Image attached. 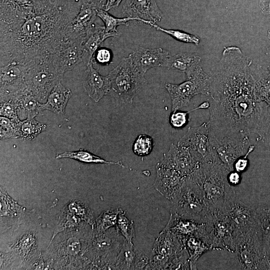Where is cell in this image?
<instances>
[{
    "label": "cell",
    "mask_w": 270,
    "mask_h": 270,
    "mask_svg": "<svg viewBox=\"0 0 270 270\" xmlns=\"http://www.w3.org/2000/svg\"><path fill=\"white\" fill-rule=\"evenodd\" d=\"M83 37L65 40L50 56L54 66L62 75L82 62Z\"/></svg>",
    "instance_id": "14"
},
{
    "label": "cell",
    "mask_w": 270,
    "mask_h": 270,
    "mask_svg": "<svg viewBox=\"0 0 270 270\" xmlns=\"http://www.w3.org/2000/svg\"><path fill=\"white\" fill-rule=\"evenodd\" d=\"M110 36L105 32L104 26L94 22L87 30L82 42V62L86 66L92 60L96 51Z\"/></svg>",
    "instance_id": "24"
},
{
    "label": "cell",
    "mask_w": 270,
    "mask_h": 270,
    "mask_svg": "<svg viewBox=\"0 0 270 270\" xmlns=\"http://www.w3.org/2000/svg\"><path fill=\"white\" fill-rule=\"evenodd\" d=\"M122 0H106L104 10L108 11L118 6Z\"/></svg>",
    "instance_id": "51"
},
{
    "label": "cell",
    "mask_w": 270,
    "mask_h": 270,
    "mask_svg": "<svg viewBox=\"0 0 270 270\" xmlns=\"http://www.w3.org/2000/svg\"><path fill=\"white\" fill-rule=\"evenodd\" d=\"M124 17H132L148 24L162 19V12L156 0H125L122 8Z\"/></svg>",
    "instance_id": "19"
},
{
    "label": "cell",
    "mask_w": 270,
    "mask_h": 270,
    "mask_svg": "<svg viewBox=\"0 0 270 270\" xmlns=\"http://www.w3.org/2000/svg\"><path fill=\"white\" fill-rule=\"evenodd\" d=\"M252 60L236 46H224L210 72V127L225 133H254L264 142L270 126V107L259 100L250 70Z\"/></svg>",
    "instance_id": "1"
},
{
    "label": "cell",
    "mask_w": 270,
    "mask_h": 270,
    "mask_svg": "<svg viewBox=\"0 0 270 270\" xmlns=\"http://www.w3.org/2000/svg\"><path fill=\"white\" fill-rule=\"evenodd\" d=\"M150 256L144 254H136L134 270L146 269L149 263Z\"/></svg>",
    "instance_id": "48"
},
{
    "label": "cell",
    "mask_w": 270,
    "mask_h": 270,
    "mask_svg": "<svg viewBox=\"0 0 270 270\" xmlns=\"http://www.w3.org/2000/svg\"><path fill=\"white\" fill-rule=\"evenodd\" d=\"M210 141L214 159H218L231 171L239 158L244 156L252 145L246 134L224 133L210 127Z\"/></svg>",
    "instance_id": "7"
},
{
    "label": "cell",
    "mask_w": 270,
    "mask_h": 270,
    "mask_svg": "<svg viewBox=\"0 0 270 270\" xmlns=\"http://www.w3.org/2000/svg\"><path fill=\"white\" fill-rule=\"evenodd\" d=\"M20 120L14 121L10 120L8 118L0 116V140H8L11 138H18L16 124Z\"/></svg>",
    "instance_id": "44"
},
{
    "label": "cell",
    "mask_w": 270,
    "mask_h": 270,
    "mask_svg": "<svg viewBox=\"0 0 270 270\" xmlns=\"http://www.w3.org/2000/svg\"><path fill=\"white\" fill-rule=\"evenodd\" d=\"M162 163L176 170L187 178L200 166L186 148L172 143L164 154Z\"/></svg>",
    "instance_id": "17"
},
{
    "label": "cell",
    "mask_w": 270,
    "mask_h": 270,
    "mask_svg": "<svg viewBox=\"0 0 270 270\" xmlns=\"http://www.w3.org/2000/svg\"><path fill=\"white\" fill-rule=\"evenodd\" d=\"M266 74L270 78V65L268 66L266 68H263Z\"/></svg>",
    "instance_id": "53"
},
{
    "label": "cell",
    "mask_w": 270,
    "mask_h": 270,
    "mask_svg": "<svg viewBox=\"0 0 270 270\" xmlns=\"http://www.w3.org/2000/svg\"><path fill=\"white\" fill-rule=\"evenodd\" d=\"M210 104L208 102H204L198 106L188 112H182L177 110L172 112L169 116V122L170 125L174 128L180 129L184 128L188 121V114L190 112L199 109L208 108Z\"/></svg>",
    "instance_id": "41"
},
{
    "label": "cell",
    "mask_w": 270,
    "mask_h": 270,
    "mask_svg": "<svg viewBox=\"0 0 270 270\" xmlns=\"http://www.w3.org/2000/svg\"><path fill=\"white\" fill-rule=\"evenodd\" d=\"M82 2H89L96 5L98 8H104L105 0H81Z\"/></svg>",
    "instance_id": "52"
},
{
    "label": "cell",
    "mask_w": 270,
    "mask_h": 270,
    "mask_svg": "<svg viewBox=\"0 0 270 270\" xmlns=\"http://www.w3.org/2000/svg\"><path fill=\"white\" fill-rule=\"evenodd\" d=\"M96 12L97 16L104 22L105 32L110 37L116 36L120 34L116 29L118 26L122 25L128 26L130 24V21L136 20L135 18L132 17H124L123 18L114 17L103 8H98Z\"/></svg>",
    "instance_id": "34"
},
{
    "label": "cell",
    "mask_w": 270,
    "mask_h": 270,
    "mask_svg": "<svg viewBox=\"0 0 270 270\" xmlns=\"http://www.w3.org/2000/svg\"><path fill=\"white\" fill-rule=\"evenodd\" d=\"M94 55L97 62L100 64H110L112 58L111 50L105 48H99Z\"/></svg>",
    "instance_id": "47"
},
{
    "label": "cell",
    "mask_w": 270,
    "mask_h": 270,
    "mask_svg": "<svg viewBox=\"0 0 270 270\" xmlns=\"http://www.w3.org/2000/svg\"><path fill=\"white\" fill-rule=\"evenodd\" d=\"M268 38L270 41V30L268 32ZM267 54L270 58V46L268 49Z\"/></svg>",
    "instance_id": "54"
},
{
    "label": "cell",
    "mask_w": 270,
    "mask_h": 270,
    "mask_svg": "<svg viewBox=\"0 0 270 270\" xmlns=\"http://www.w3.org/2000/svg\"><path fill=\"white\" fill-rule=\"evenodd\" d=\"M98 8L93 4L82 2L78 14L66 28V38L75 39L84 36L96 22Z\"/></svg>",
    "instance_id": "21"
},
{
    "label": "cell",
    "mask_w": 270,
    "mask_h": 270,
    "mask_svg": "<svg viewBox=\"0 0 270 270\" xmlns=\"http://www.w3.org/2000/svg\"><path fill=\"white\" fill-rule=\"evenodd\" d=\"M0 114L14 121L20 120L16 103L14 98L0 101Z\"/></svg>",
    "instance_id": "45"
},
{
    "label": "cell",
    "mask_w": 270,
    "mask_h": 270,
    "mask_svg": "<svg viewBox=\"0 0 270 270\" xmlns=\"http://www.w3.org/2000/svg\"><path fill=\"white\" fill-rule=\"evenodd\" d=\"M70 158L80 162L87 164H106L118 165L122 168H126L121 161H108L98 156L91 152L80 149L75 151L64 152L56 155V158Z\"/></svg>",
    "instance_id": "30"
},
{
    "label": "cell",
    "mask_w": 270,
    "mask_h": 270,
    "mask_svg": "<svg viewBox=\"0 0 270 270\" xmlns=\"http://www.w3.org/2000/svg\"><path fill=\"white\" fill-rule=\"evenodd\" d=\"M72 0H0V27L14 24L29 16L52 10Z\"/></svg>",
    "instance_id": "9"
},
{
    "label": "cell",
    "mask_w": 270,
    "mask_h": 270,
    "mask_svg": "<svg viewBox=\"0 0 270 270\" xmlns=\"http://www.w3.org/2000/svg\"><path fill=\"white\" fill-rule=\"evenodd\" d=\"M230 168L219 160L200 164L190 176L202 188L210 216L224 214L228 203L236 196L228 182Z\"/></svg>",
    "instance_id": "3"
},
{
    "label": "cell",
    "mask_w": 270,
    "mask_h": 270,
    "mask_svg": "<svg viewBox=\"0 0 270 270\" xmlns=\"http://www.w3.org/2000/svg\"><path fill=\"white\" fill-rule=\"evenodd\" d=\"M0 218L20 220L24 218L30 212L26 208L20 206L16 201L8 196L6 192L2 187L0 191Z\"/></svg>",
    "instance_id": "28"
},
{
    "label": "cell",
    "mask_w": 270,
    "mask_h": 270,
    "mask_svg": "<svg viewBox=\"0 0 270 270\" xmlns=\"http://www.w3.org/2000/svg\"><path fill=\"white\" fill-rule=\"evenodd\" d=\"M122 210L117 208L103 212L96 220V232H103L111 228H115L118 214Z\"/></svg>",
    "instance_id": "38"
},
{
    "label": "cell",
    "mask_w": 270,
    "mask_h": 270,
    "mask_svg": "<svg viewBox=\"0 0 270 270\" xmlns=\"http://www.w3.org/2000/svg\"><path fill=\"white\" fill-rule=\"evenodd\" d=\"M135 67L145 74L150 68L166 67L170 56L168 51L162 48H148L140 47L130 54Z\"/></svg>",
    "instance_id": "20"
},
{
    "label": "cell",
    "mask_w": 270,
    "mask_h": 270,
    "mask_svg": "<svg viewBox=\"0 0 270 270\" xmlns=\"http://www.w3.org/2000/svg\"><path fill=\"white\" fill-rule=\"evenodd\" d=\"M170 200L171 214L200 222L210 219L204 192L190 176L186 178L182 186Z\"/></svg>",
    "instance_id": "5"
},
{
    "label": "cell",
    "mask_w": 270,
    "mask_h": 270,
    "mask_svg": "<svg viewBox=\"0 0 270 270\" xmlns=\"http://www.w3.org/2000/svg\"><path fill=\"white\" fill-rule=\"evenodd\" d=\"M256 217L266 250L270 252V208L255 207Z\"/></svg>",
    "instance_id": "37"
},
{
    "label": "cell",
    "mask_w": 270,
    "mask_h": 270,
    "mask_svg": "<svg viewBox=\"0 0 270 270\" xmlns=\"http://www.w3.org/2000/svg\"><path fill=\"white\" fill-rule=\"evenodd\" d=\"M126 214V212L124 210L119 214L115 228L118 236H122L128 242L133 244L132 240L135 237L134 224Z\"/></svg>",
    "instance_id": "39"
},
{
    "label": "cell",
    "mask_w": 270,
    "mask_h": 270,
    "mask_svg": "<svg viewBox=\"0 0 270 270\" xmlns=\"http://www.w3.org/2000/svg\"><path fill=\"white\" fill-rule=\"evenodd\" d=\"M65 208L82 222L88 224L92 229L94 228L96 220L93 212L84 202L80 200H72L70 202Z\"/></svg>",
    "instance_id": "36"
},
{
    "label": "cell",
    "mask_w": 270,
    "mask_h": 270,
    "mask_svg": "<svg viewBox=\"0 0 270 270\" xmlns=\"http://www.w3.org/2000/svg\"><path fill=\"white\" fill-rule=\"evenodd\" d=\"M82 221L79 218L64 208L58 218V220L50 243L58 232L66 229L74 228L78 226Z\"/></svg>",
    "instance_id": "40"
},
{
    "label": "cell",
    "mask_w": 270,
    "mask_h": 270,
    "mask_svg": "<svg viewBox=\"0 0 270 270\" xmlns=\"http://www.w3.org/2000/svg\"><path fill=\"white\" fill-rule=\"evenodd\" d=\"M63 76L50 60L40 62L28 71L25 80L26 91L40 102L44 103L54 86L61 82Z\"/></svg>",
    "instance_id": "10"
},
{
    "label": "cell",
    "mask_w": 270,
    "mask_h": 270,
    "mask_svg": "<svg viewBox=\"0 0 270 270\" xmlns=\"http://www.w3.org/2000/svg\"><path fill=\"white\" fill-rule=\"evenodd\" d=\"M34 65L16 61L0 64V101L12 98L26 91V75Z\"/></svg>",
    "instance_id": "11"
},
{
    "label": "cell",
    "mask_w": 270,
    "mask_h": 270,
    "mask_svg": "<svg viewBox=\"0 0 270 270\" xmlns=\"http://www.w3.org/2000/svg\"><path fill=\"white\" fill-rule=\"evenodd\" d=\"M228 180L232 186L238 185L241 180L240 173L234 170L230 172L228 176Z\"/></svg>",
    "instance_id": "49"
},
{
    "label": "cell",
    "mask_w": 270,
    "mask_h": 270,
    "mask_svg": "<svg viewBox=\"0 0 270 270\" xmlns=\"http://www.w3.org/2000/svg\"><path fill=\"white\" fill-rule=\"evenodd\" d=\"M92 62L86 66L83 76V86L88 96L98 102L104 96L109 94L110 82L108 75L102 76L98 68L93 66Z\"/></svg>",
    "instance_id": "22"
},
{
    "label": "cell",
    "mask_w": 270,
    "mask_h": 270,
    "mask_svg": "<svg viewBox=\"0 0 270 270\" xmlns=\"http://www.w3.org/2000/svg\"><path fill=\"white\" fill-rule=\"evenodd\" d=\"M72 96L71 90L59 82L50 92L46 102L43 103L44 110H49L58 114H63Z\"/></svg>",
    "instance_id": "25"
},
{
    "label": "cell",
    "mask_w": 270,
    "mask_h": 270,
    "mask_svg": "<svg viewBox=\"0 0 270 270\" xmlns=\"http://www.w3.org/2000/svg\"><path fill=\"white\" fill-rule=\"evenodd\" d=\"M81 4L62 6L0 27V64L16 61L35 64L49 60L66 40V28Z\"/></svg>",
    "instance_id": "2"
},
{
    "label": "cell",
    "mask_w": 270,
    "mask_h": 270,
    "mask_svg": "<svg viewBox=\"0 0 270 270\" xmlns=\"http://www.w3.org/2000/svg\"><path fill=\"white\" fill-rule=\"evenodd\" d=\"M136 257L134 244L125 240L118 254L115 269L134 270Z\"/></svg>",
    "instance_id": "35"
},
{
    "label": "cell",
    "mask_w": 270,
    "mask_h": 270,
    "mask_svg": "<svg viewBox=\"0 0 270 270\" xmlns=\"http://www.w3.org/2000/svg\"><path fill=\"white\" fill-rule=\"evenodd\" d=\"M254 148L255 146L252 144L244 156L239 158L236 160L234 164V170L241 173L247 170L249 165V160L248 156L254 150Z\"/></svg>",
    "instance_id": "46"
},
{
    "label": "cell",
    "mask_w": 270,
    "mask_h": 270,
    "mask_svg": "<svg viewBox=\"0 0 270 270\" xmlns=\"http://www.w3.org/2000/svg\"><path fill=\"white\" fill-rule=\"evenodd\" d=\"M259 5L262 12L270 16V0H260Z\"/></svg>",
    "instance_id": "50"
},
{
    "label": "cell",
    "mask_w": 270,
    "mask_h": 270,
    "mask_svg": "<svg viewBox=\"0 0 270 270\" xmlns=\"http://www.w3.org/2000/svg\"><path fill=\"white\" fill-rule=\"evenodd\" d=\"M202 60V57L196 54L180 52L170 56L166 68L185 73L187 76L200 65Z\"/></svg>",
    "instance_id": "27"
},
{
    "label": "cell",
    "mask_w": 270,
    "mask_h": 270,
    "mask_svg": "<svg viewBox=\"0 0 270 270\" xmlns=\"http://www.w3.org/2000/svg\"><path fill=\"white\" fill-rule=\"evenodd\" d=\"M210 84L209 74L206 73L200 65L180 84L164 82V86L170 97L172 112L188 106L192 98L196 95L210 96Z\"/></svg>",
    "instance_id": "8"
},
{
    "label": "cell",
    "mask_w": 270,
    "mask_h": 270,
    "mask_svg": "<svg viewBox=\"0 0 270 270\" xmlns=\"http://www.w3.org/2000/svg\"><path fill=\"white\" fill-rule=\"evenodd\" d=\"M250 68L254 80L258 99L266 102L270 107V78L260 66L252 62Z\"/></svg>",
    "instance_id": "29"
},
{
    "label": "cell",
    "mask_w": 270,
    "mask_h": 270,
    "mask_svg": "<svg viewBox=\"0 0 270 270\" xmlns=\"http://www.w3.org/2000/svg\"><path fill=\"white\" fill-rule=\"evenodd\" d=\"M144 75L135 67L130 54L108 74L110 82L108 95L122 104H132L134 98L148 83Z\"/></svg>",
    "instance_id": "4"
},
{
    "label": "cell",
    "mask_w": 270,
    "mask_h": 270,
    "mask_svg": "<svg viewBox=\"0 0 270 270\" xmlns=\"http://www.w3.org/2000/svg\"><path fill=\"white\" fill-rule=\"evenodd\" d=\"M18 138L30 140L45 130L46 125L34 118L20 120L16 124Z\"/></svg>",
    "instance_id": "32"
},
{
    "label": "cell",
    "mask_w": 270,
    "mask_h": 270,
    "mask_svg": "<svg viewBox=\"0 0 270 270\" xmlns=\"http://www.w3.org/2000/svg\"><path fill=\"white\" fill-rule=\"evenodd\" d=\"M148 24L156 30L166 34L180 42L192 44L196 45H198L200 44V38L196 35L178 30L166 29L160 27L156 23L148 22Z\"/></svg>",
    "instance_id": "42"
},
{
    "label": "cell",
    "mask_w": 270,
    "mask_h": 270,
    "mask_svg": "<svg viewBox=\"0 0 270 270\" xmlns=\"http://www.w3.org/2000/svg\"><path fill=\"white\" fill-rule=\"evenodd\" d=\"M177 144L187 148L200 164L214 161L210 141L208 122H204L198 126L189 127Z\"/></svg>",
    "instance_id": "12"
},
{
    "label": "cell",
    "mask_w": 270,
    "mask_h": 270,
    "mask_svg": "<svg viewBox=\"0 0 270 270\" xmlns=\"http://www.w3.org/2000/svg\"><path fill=\"white\" fill-rule=\"evenodd\" d=\"M12 98H14L16 103L18 114L20 120L35 118L41 114L44 110L43 103L40 102L34 96L26 91Z\"/></svg>",
    "instance_id": "26"
},
{
    "label": "cell",
    "mask_w": 270,
    "mask_h": 270,
    "mask_svg": "<svg viewBox=\"0 0 270 270\" xmlns=\"http://www.w3.org/2000/svg\"><path fill=\"white\" fill-rule=\"evenodd\" d=\"M36 239L34 232L25 234L10 246L18 254L22 262L29 260L34 255L36 250Z\"/></svg>",
    "instance_id": "33"
},
{
    "label": "cell",
    "mask_w": 270,
    "mask_h": 270,
    "mask_svg": "<svg viewBox=\"0 0 270 270\" xmlns=\"http://www.w3.org/2000/svg\"><path fill=\"white\" fill-rule=\"evenodd\" d=\"M210 224V244L212 250L226 249L234 253L236 234L233 225L225 214L211 216Z\"/></svg>",
    "instance_id": "13"
},
{
    "label": "cell",
    "mask_w": 270,
    "mask_h": 270,
    "mask_svg": "<svg viewBox=\"0 0 270 270\" xmlns=\"http://www.w3.org/2000/svg\"><path fill=\"white\" fill-rule=\"evenodd\" d=\"M154 146V142L150 136L144 134H139L134 140L132 146L133 152L138 156L149 155Z\"/></svg>",
    "instance_id": "43"
},
{
    "label": "cell",
    "mask_w": 270,
    "mask_h": 270,
    "mask_svg": "<svg viewBox=\"0 0 270 270\" xmlns=\"http://www.w3.org/2000/svg\"><path fill=\"white\" fill-rule=\"evenodd\" d=\"M234 253L244 270H270V252L266 248L260 226L238 234Z\"/></svg>",
    "instance_id": "6"
},
{
    "label": "cell",
    "mask_w": 270,
    "mask_h": 270,
    "mask_svg": "<svg viewBox=\"0 0 270 270\" xmlns=\"http://www.w3.org/2000/svg\"><path fill=\"white\" fill-rule=\"evenodd\" d=\"M234 228L236 237L255 226L257 224L255 207L250 206L237 198H232L224 211Z\"/></svg>",
    "instance_id": "15"
},
{
    "label": "cell",
    "mask_w": 270,
    "mask_h": 270,
    "mask_svg": "<svg viewBox=\"0 0 270 270\" xmlns=\"http://www.w3.org/2000/svg\"><path fill=\"white\" fill-rule=\"evenodd\" d=\"M162 230L169 231L184 238L191 236H198L210 245V225L208 222H200L170 214L169 220Z\"/></svg>",
    "instance_id": "16"
},
{
    "label": "cell",
    "mask_w": 270,
    "mask_h": 270,
    "mask_svg": "<svg viewBox=\"0 0 270 270\" xmlns=\"http://www.w3.org/2000/svg\"><path fill=\"white\" fill-rule=\"evenodd\" d=\"M184 241L189 255L190 270H196V262L199 258L212 248L206 242L198 236H188L184 238Z\"/></svg>",
    "instance_id": "31"
},
{
    "label": "cell",
    "mask_w": 270,
    "mask_h": 270,
    "mask_svg": "<svg viewBox=\"0 0 270 270\" xmlns=\"http://www.w3.org/2000/svg\"><path fill=\"white\" fill-rule=\"evenodd\" d=\"M184 239L169 231L162 230L154 241L152 252L168 259V266L185 248Z\"/></svg>",
    "instance_id": "23"
},
{
    "label": "cell",
    "mask_w": 270,
    "mask_h": 270,
    "mask_svg": "<svg viewBox=\"0 0 270 270\" xmlns=\"http://www.w3.org/2000/svg\"><path fill=\"white\" fill-rule=\"evenodd\" d=\"M156 169L154 188L162 196L170 200L182 186L186 178L161 162L157 163Z\"/></svg>",
    "instance_id": "18"
}]
</instances>
